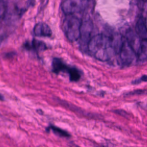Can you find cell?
<instances>
[{
    "mask_svg": "<svg viewBox=\"0 0 147 147\" xmlns=\"http://www.w3.org/2000/svg\"><path fill=\"white\" fill-rule=\"evenodd\" d=\"M87 47L95 59L102 61L109 60L115 54L114 38L106 34H98L93 36Z\"/></svg>",
    "mask_w": 147,
    "mask_h": 147,
    "instance_id": "cell-1",
    "label": "cell"
},
{
    "mask_svg": "<svg viewBox=\"0 0 147 147\" xmlns=\"http://www.w3.org/2000/svg\"><path fill=\"white\" fill-rule=\"evenodd\" d=\"M115 54L117 55L120 63L128 65L136 57L135 52L125 37L118 36L115 42Z\"/></svg>",
    "mask_w": 147,
    "mask_h": 147,
    "instance_id": "cell-2",
    "label": "cell"
},
{
    "mask_svg": "<svg viewBox=\"0 0 147 147\" xmlns=\"http://www.w3.org/2000/svg\"><path fill=\"white\" fill-rule=\"evenodd\" d=\"M82 22L80 19L72 15H67L63 23V29L64 33L71 42H74L79 39Z\"/></svg>",
    "mask_w": 147,
    "mask_h": 147,
    "instance_id": "cell-3",
    "label": "cell"
},
{
    "mask_svg": "<svg viewBox=\"0 0 147 147\" xmlns=\"http://www.w3.org/2000/svg\"><path fill=\"white\" fill-rule=\"evenodd\" d=\"M90 0H64L61 9L66 15H72L83 10Z\"/></svg>",
    "mask_w": 147,
    "mask_h": 147,
    "instance_id": "cell-4",
    "label": "cell"
},
{
    "mask_svg": "<svg viewBox=\"0 0 147 147\" xmlns=\"http://www.w3.org/2000/svg\"><path fill=\"white\" fill-rule=\"evenodd\" d=\"M53 70L56 73L65 72L69 74L71 81L76 82L80 78V74L78 69L74 67H69L59 59H54L52 62Z\"/></svg>",
    "mask_w": 147,
    "mask_h": 147,
    "instance_id": "cell-5",
    "label": "cell"
},
{
    "mask_svg": "<svg viewBox=\"0 0 147 147\" xmlns=\"http://www.w3.org/2000/svg\"><path fill=\"white\" fill-rule=\"evenodd\" d=\"M136 33L142 40H147V29L146 18L140 17L138 18L136 27Z\"/></svg>",
    "mask_w": 147,
    "mask_h": 147,
    "instance_id": "cell-6",
    "label": "cell"
},
{
    "mask_svg": "<svg viewBox=\"0 0 147 147\" xmlns=\"http://www.w3.org/2000/svg\"><path fill=\"white\" fill-rule=\"evenodd\" d=\"M33 32L38 37H51L52 33L50 27L44 22L37 23L34 27Z\"/></svg>",
    "mask_w": 147,
    "mask_h": 147,
    "instance_id": "cell-7",
    "label": "cell"
},
{
    "mask_svg": "<svg viewBox=\"0 0 147 147\" xmlns=\"http://www.w3.org/2000/svg\"><path fill=\"white\" fill-rule=\"evenodd\" d=\"M92 30V25L91 22L89 21H86L83 24L82 23L81 30H80V36L79 39H81L82 42L83 44H85V43H87L90 41V34Z\"/></svg>",
    "mask_w": 147,
    "mask_h": 147,
    "instance_id": "cell-8",
    "label": "cell"
},
{
    "mask_svg": "<svg viewBox=\"0 0 147 147\" xmlns=\"http://www.w3.org/2000/svg\"><path fill=\"white\" fill-rule=\"evenodd\" d=\"M52 130L53 131V133L54 134H55L56 135H57L59 137H70V134H69V133H68L67 131L59 128L56 126L52 125H50L49 126V127H48L47 128V130Z\"/></svg>",
    "mask_w": 147,
    "mask_h": 147,
    "instance_id": "cell-9",
    "label": "cell"
},
{
    "mask_svg": "<svg viewBox=\"0 0 147 147\" xmlns=\"http://www.w3.org/2000/svg\"><path fill=\"white\" fill-rule=\"evenodd\" d=\"M27 48L32 49L36 51H42L46 49V45L41 41L33 40L30 43L27 44Z\"/></svg>",
    "mask_w": 147,
    "mask_h": 147,
    "instance_id": "cell-10",
    "label": "cell"
},
{
    "mask_svg": "<svg viewBox=\"0 0 147 147\" xmlns=\"http://www.w3.org/2000/svg\"><path fill=\"white\" fill-rule=\"evenodd\" d=\"M6 5L2 0H0V21L5 17L6 13Z\"/></svg>",
    "mask_w": 147,
    "mask_h": 147,
    "instance_id": "cell-11",
    "label": "cell"
},
{
    "mask_svg": "<svg viewBox=\"0 0 147 147\" xmlns=\"http://www.w3.org/2000/svg\"><path fill=\"white\" fill-rule=\"evenodd\" d=\"M146 82V75H144L142 76L140 79H137L136 80H134V82H133V84H138V83H140V82Z\"/></svg>",
    "mask_w": 147,
    "mask_h": 147,
    "instance_id": "cell-12",
    "label": "cell"
},
{
    "mask_svg": "<svg viewBox=\"0 0 147 147\" xmlns=\"http://www.w3.org/2000/svg\"><path fill=\"white\" fill-rule=\"evenodd\" d=\"M0 100H3V96L0 94Z\"/></svg>",
    "mask_w": 147,
    "mask_h": 147,
    "instance_id": "cell-13",
    "label": "cell"
},
{
    "mask_svg": "<svg viewBox=\"0 0 147 147\" xmlns=\"http://www.w3.org/2000/svg\"><path fill=\"white\" fill-rule=\"evenodd\" d=\"M74 147H79V146H76V145H74Z\"/></svg>",
    "mask_w": 147,
    "mask_h": 147,
    "instance_id": "cell-14",
    "label": "cell"
}]
</instances>
